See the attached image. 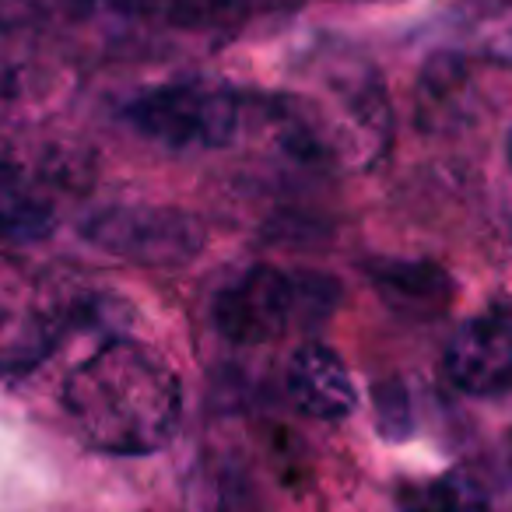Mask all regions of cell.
I'll return each mask as SVG.
<instances>
[{
  "label": "cell",
  "mask_w": 512,
  "mask_h": 512,
  "mask_svg": "<svg viewBox=\"0 0 512 512\" xmlns=\"http://www.w3.org/2000/svg\"><path fill=\"white\" fill-rule=\"evenodd\" d=\"M50 228V204L22 179L0 176V242H36Z\"/></svg>",
  "instance_id": "cell-12"
},
{
  "label": "cell",
  "mask_w": 512,
  "mask_h": 512,
  "mask_svg": "<svg viewBox=\"0 0 512 512\" xmlns=\"http://www.w3.org/2000/svg\"><path fill=\"white\" fill-rule=\"evenodd\" d=\"M446 376L467 397H505L512 390V316L484 313L463 323L446 348Z\"/></svg>",
  "instance_id": "cell-6"
},
{
  "label": "cell",
  "mask_w": 512,
  "mask_h": 512,
  "mask_svg": "<svg viewBox=\"0 0 512 512\" xmlns=\"http://www.w3.org/2000/svg\"><path fill=\"white\" fill-rule=\"evenodd\" d=\"M179 32H235L278 0H74Z\"/></svg>",
  "instance_id": "cell-8"
},
{
  "label": "cell",
  "mask_w": 512,
  "mask_h": 512,
  "mask_svg": "<svg viewBox=\"0 0 512 512\" xmlns=\"http://www.w3.org/2000/svg\"><path fill=\"white\" fill-rule=\"evenodd\" d=\"M85 235L95 246L148 267L186 264L204 249V225L190 211L158 204L109 207L88 221Z\"/></svg>",
  "instance_id": "cell-5"
},
{
  "label": "cell",
  "mask_w": 512,
  "mask_h": 512,
  "mask_svg": "<svg viewBox=\"0 0 512 512\" xmlns=\"http://www.w3.org/2000/svg\"><path fill=\"white\" fill-rule=\"evenodd\" d=\"M456 32L477 57L512 71V0H463Z\"/></svg>",
  "instance_id": "cell-11"
},
{
  "label": "cell",
  "mask_w": 512,
  "mask_h": 512,
  "mask_svg": "<svg viewBox=\"0 0 512 512\" xmlns=\"http://www.w3.org/2000/svg\"><path fill=\"white\" fill-rule=\"evenodd\" d=\"M64 411L92 449L151 456L183 421V383L155 348L134 337H109L64 383Z\"/></svg>",
  "instance_id": "cell-1"
},
{
  "label": "cell",
  "mask_w": 512,
  "mask_h": 512,
  "mask_svg": "<svg viewBox=\"0 0 512 512\" xmlns=\"http://www.w3.org/2000/svg\"><path fill=\"white\" fill-rule=\"evenodd\" d=\"M285 386L292 404L306 418L341 421L358 407V390L348 365L327 344H302L295 348L285 372Z\"/></svg>",
  "instance_id": "cell-7"
},
{
  "label": "cell",
  "mask_w": 512,
  "mask_h": 512,
  "mask_svg": "<svg viewBox=\"0 0 512 512\" xmlns=\"http://www.w3.org/2000/svg\"><path fill=\"white\" fill-rule=\"evenodd\" d=\"M285 123L306 155L330 162L369 165L390 144V106L379 74L351 60L288 95Z\"/></svg>",
  "instance_id": "cell-2"
},
{
  "label": "cell",
  "mask_w": 512,
  "mask_h": 512,
  "mask_svg": "<svg viewBox=\"0 0 512 512\" xmlns=\"http://www.w3.org/2000/svg\"><path fill=\"white\" fill-rule=\"evenodd\" d=\"M369 281L379 299L407 320H435L453 306L456 295V281L425 256H414V260L379 256L369 264Z\"/></svg>",
  "instance_id": "cell-9"
},
{
  "label": "cell",
  "mask_w": 512,
  "mask_h": 512,
  "mask_svg": "<svg viewBox=\"0 0 512 512\" xmlns=\"http://www.w3.org/2000/svg\"><path fill=\"white\" fill-rule=\"evenodd\" d=\"M505 155H509V165H512V130H509V141H505Z\"/></svg>",
  "instance_id": "cell-15"
},
{
  "label": "cell",
  "mask_w": 512,
  "mask_h": 512,
  "mask_svg": "<svg viewBox=\"0 0 512 512\" xmlns=\"http://www.w3.org/2000/svg\"><path fill=\"white\" fill-rule=\"evenodd\" d=\"M400 512H488L481 484L467 474H442L400 491Z\"/></svg>",
  "instance_id": "cell-13"
},
{
  "label": "cell",
  "mask_w": 512,
  "mask_h": 512,
  "mask_svg": "<svg viewBox=\"0 0 512 512\" xmlns=\"http://www.w3.org/2000/svg\"><path fill=\"white\" fill-rule=\"evenodd\" d=\"M60 337L57 309L22 295L15 281L0 278V372H32Z\"/></svg>",
  "instance_id": "cell-10"
},
{
  "label": "cell",
  "mask_w": 512,
  "mask_h": 512,
  "mask_svg": "<svg viewBox=\"0 0 512 512\" xmlns=\"http://www.w3.org/2000/svg\"><path fill=\"white\" fill-rule=\"evenodd\" d=\"M137 137L165 151H221L242 130L235 88L214 78H179L144 88L120 109Z\"/></svg>",
  "instance_id": "cell-4"
},
{
  "label": "cell",
  "mask_w": 512,
  "mask_h": 512,
  "mask_svg": "<svg viewBox=\"0 0 512 512\" xmlns=\"http://www.w3.org/2000/svg\"><path fill=\"white\" fill-rule=\"evenodd\" d=\"M341 288L334 278L309 271L249 267L211 299V323L232 344H271L288 330L320 327L337 309Z\"/></svg>",
  "instance_id": "cell-3"
},
{
  "label": "cell",
  "mask_w": 512,
  "mask_h": 512,
  "mask_svg": "<svg viewBox=\"0 0 512 512\" xmlns=\"http://www.w3.org/2000/svg\"><path fill=\"white\" fill-rule=\"evenodd\" d=\"M376 425L390 439H404L411 432V414H407V390L390 379V383L376 386Z\"/></svg>",
  "instance_id": "cell-14"
}]
</instances>
